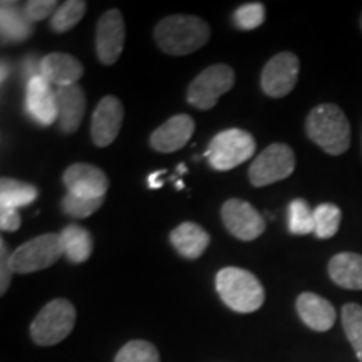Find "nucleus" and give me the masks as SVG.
Listing matches in <instances>:
<instances>
[{
  "label": "nucleus",
  "instance_id": "1",
  "mask_svg": "<svg viewBox=\"0 0 362 362\" xmlns=\"http://www.w3.org/2000/svg\"><path fill=\"white\" fill-rule=\"evenodd\" d=\"M305 133L312 143L330 156L344 155L351 146V124L336 104L324 103L309 112Z\"/></svg>",
  "mask_w": 362,
  "mask_h": 362
},
{
  "label": "nucleus",
  "instance_id": "2",
  "mask_svg": "<svg viewBox=\"0 0 362 362\" xmlns=\"http://www.w3.org/2000/svg\"><path fill=\"white\" fill-rule=\"evenodd\" d=\"M158 47L170 56H187L210 39V25L194 16H170L158 22L155 29Z\"/></svg>",
  "mask_w": 362,
  "mask_h": 362
},
{
  "label": "nucleus",
  "instance_id": "3",
  "mask_svg": "<svg viewBox=\"0 0 362 362\" xmlns=\"http://www.w3.org/2000/svg\"><path fill=\"white\" fill-rule=\"evenodd\" d=\"M216 292L225 305L238 314H252L265 302V291L252 272L225 267L216 274Z\"/></svg>",
  "mask_w": 362,
  "mask_h": 362
},
{
  "label": "nucleus",
  "instance_id": "4",
  "mask_svg": "<svg viewBox=\"0 0 362 362\" xmlns=\"http://www.w3.org/2000/svg\"><path fill=\"white\" fill-rule=\"evenodd\" d=\"M76 324V307L67 298L47 302L30 324V337L37 346H56L69 336Z\"/></svg>",
  "mask_w": 362,
  "mask_h": 362
},
{
  "label": "nucleus",
  "instance_id": "5",
  "mask_svg": "<svg viewBox=\"0 0 362 362\" xmlns=\"http://www.w3.org/2000/svg\"><path fill=\"white\" fill-rule=\"evenodd\" d=\"M255 149L257 143L248 131L230 128L211 139L205 156L214 170L228 171L250 160Z\"/></svg>",
  "mask_w": 362,
  "mask_h": 362
},
{
  "label": "nucleus",
  "instance_id": "6",
  "mask_svg": "<svg viewBox=\"0 0 362 362\" xmlns=\"http://www.w3.org/2000/svg\"><path fill=\"white\" fill-rule=\"evenodd\" d=\"M61 255L64 252L59 233H44L16 248L11 253V267L13 274H33L52 267Z\"/></svg>",
  "mask_w": 362,
  "mask_h": 362
},
{
  "label": "nucleus",
  "instance_id": "7",
  "mask_svg": "<svg viewBox=\"0 0 362 362\" xmlns=\"http://www.w3.org/2000/svg\"><path fill=\"white\" fill-rule=\"evenodd\" d=\"M293 170H296L293 149L285 143H274L253 160L248 170V180L255 188L269 187L288 178Z\"/></svg>",
  "mask_w": 362,
  "mask_h": 362
},
{
  "label": "nucleus",
  "instance_id": "8",
  "mask_svg": "<svg viewBox=\"0 0 362 362\" xmlns=\"http://www.w3.org/2000/svg\"><path fill=\"white\" fill-rule=\"evenodd\" d=\"M235 84V72L226 64H214L202 71L189 84L187 101L197 110L208 111Z\"/></svg>",
  "mask_w": 362,
  "mask_h": 362
},
{
  "label": "nucleus",
  "instance_id": "9",
  "mask_svg": "<svg viewBox=\"0 0 362 362\" xmlns=\"http://www.w3.org/2000/svg\"><path fill=\"white\" fill-rule=\"evenodd\" d=\"M300 71L298 57L292 52H280L267 62L260 76L262 90L270 98H285L296 88Z\"/></svg>",
  "mask_w": 362,
  "mask_h": 362
},
{
  "label": "nucleus",
  "instance_id": "10",
  "mask_svg": "<svg viewBox=\"0 0 362 362\" xmlns=\"http://www.w3.org/2000/svg\"><path fill=\"white\" fill-rule=\"evenodd\" d=\"M221 220L225 228L235 238L252 242L265 232V220L248 202L232 198L221 206Z\"/></svg>",
  "mask_w": 362,
  "mask_h": 362
},
{
  "label": "nucleus",
  "instance_id": "11",
  "mask_svg": "<svg viewBox=\"0 0 362 362\" xmlns=\"http://www.w3.org/2000/svg\"><path fill=\"white\" fill-rule=\"evenodd\" d=\"M126 39V27L123 13L117 8H111L103 13L96 27V52L104 66L116 64L123 54Z\"/></svg>",
  "mask_w": 362,
  "mask_h": 362
},
{
  "label": "nucleus",
  "instance_id": "12",
  "mask_svg": "<svg viewBox=\"0 0 362 362\" xmlns=\"http://www.w3.org/2000/svg\"><path fill=\"white\" fill-rule=\"evenodd\" d=\"M62 183L67 188V193L76 194L81 198L98 200L104 198L110 188V178L101 168L88 163H76L62 175Z\"/></svg>",
  "mask_w": 362,
  "mask_h": 362
},
{
  "label": "nucleus",
  "instance_id": "13",
  "mask_svg": "<svg viewBox=\"0 0 362 362\" xmlns=\"http://www.w3.org/2000/svg\"><path fill=\"white\" fill-rule=\"evenodd\" d=\"M124 119L123 103L115 96L103 98L90 117V138L96 146L106 148L119 134Z\"/></svg>",
  "mask_w": 362,
  "mask_h": 362
},
{
  "label": "nucleus",
  "instance_id": "14",
  "mask_svg": "<svg viewBox=\"0 0 362 362\" xmlns=\"http://www.w3.org/2000/svg\"><path fill=\"white\" fill-rule=\"evenodd\" d=\"M25 111L40 126L57 123L56 89L42 76H35L25 84Z\"/></svg>",
  "mask_w": 362,
  "mask_h": 362
},
{
  "label": "nucleus",
  "instance_id": "15",
  "mask_svg": "<svg viewBox=\"0 0 362 362\" xmlns=\"http://www.w3.org/2000/svg\"><path fill=\"white\" fill-rule=\"evenodd\" d=\"M57 126L64 134L76 133L86 115V94L81 86L56 88Z\"/></svg>",
  "mask_w": 362,
  "mask_h": 362
},
{
  "label": "nucleus",
  "instance_id": "16",
  "mask_svg": "<svg viewBox=\"0 0 362 362\" xmlns=\"http://www.w3.org/2000/svg\"><path fill=\"white\" fill-rule=\"evenodd\" d=\"M194 133V121L188 115H176L153 131L149 143L158 153H175L187 144Z\"/></svg>",
  "mask_w": 362,
  "mask_h": 362
},
{
  "label": "nucleus",
  "instance_id": "17",
  "mask_svg": "<svg viewBox=\"0 0 362 362\" xmlns=\"http://www.w3.org/2000/svg\"><path fill=\"white\" fill-rule=\"evenodd\" d=\"M84 67L79 59L64 52H51L42 57L40 62V76L56 88H69L76 86L83 78Z\"/></svg>",
  "mask_w": 362,
  "mask_h": 362
},
{
  "label": "nucleus",
  "instance_id": "18",
  "mask_svg": "<svg viewBox=\"0 0 362 362\" xmlns=\"http://www.w3.org/2000/svg\"><path fill=\"white\" fill-rule=\"evenodd\" d=\"M297 312L307 327L315 332H327L336 324V309L324 297L304 292L297 297Z\"/></svg>",
  "mask_w": 362,
  "mask_h": 362
},
{
  "label": "nucleus",
  "instance_id": "19",
  "mask_svg": "<svg viewBox=\"0 0 362 362\" xmlns=\"http://www.w3.org/2000/svg\"><path fill=\"white\" fill-rule=\"evenodd\" d=\"M170 242L181 257L187 260H197L210 245V235L198 223L185 221L170 233Z\"/></svg>",
  "mask_w": 362,
  "mask_h": 362
},
{
  "label": "nucleus",
  "instance_id": "20",
  "mask_svg": "<svg viewBox=\"0 0 362 362\" xmlns=\"http://www.w3.org/2000/svg\"><path fill=\"white\" fill-rule=\"evenodd\" d=\"M329 275L332 282L349 291H362V255L342 252L329 262Z\"/></svg>",
  "mask_w": 362,
  "mask_h": 362
},
{
  "label": "nucleus",
  "instance_id": "21",
  "mask_svg": "<svg viewBox=\"0 0 362 362\" xmlns=\"http://www.w3.org/2000/svg\"><path fill=\"white\" fill-rule=\"evenodd\" d=\"M0 27L4 42H22L34 34V24L25 17L24 8L16 7L13 2H2Z\"/></svg>",
  "mask_w": 362,
  "mask_h": 362
},
{
  "label": "nucleus",
  "instance_id": "22",
  "mask_svg": "<svg viewBox=\"0 0 362 362\" xmlns=\"http://www.w3.org/2000/svg\"><path fill=\"white\" fill-rule=\"evenodd\" d=\"M62 252L71 264H84L93 253V237L81 225H67L61 233Z\"/></svg>",
  "mask_w": 362,
  "mask_h": 362
},
{
  "label": "nucleus",
  "instance_id": "23",
  "mask_svg": "<svg viewBox=\"0 0 362 362\" xmlns=\"http://www.w3.org/2000/svg\"><path fill=\"white\" fill-rule=\"evenodd\" d=\"M37 188L25 181L12 178L0 180V206L19 210V208L29 206L30 203L37 200Z\"/></svg>",
  "mask_w": 362,
  "mask_h": 362
},
{
  "label": "nucleus",
  "instance_id": "24",
  "mask_svg": "<svg viewBox=\"0 0 362 362\" xmlns=\"http://www.w3.org/2000/svg\"><path fill=\"white\" fill-rule=\"evenodd\" d=\"M88 11V4L83 0H67L61 4L56 13L51 19V29L56 34H66L83 21L84 13Z\"/></svg>",
  "mask_w": 362,
  "mask_h": 362
},
{
  "label": "nucleus",
  "instance_id": "25",
  "mask_svg": "<svg viewBox=\"0 0 362 362\" xmlns=\"http://www.w3.org/2000/svg\"><path fill=\"white\" fill-rule=\"evenodd\" d=\"M342 327L356 357L362 362V305L351 302L342 307Z\"/></svg>",
  "mask_w": 362,
  "mask_h": 362
},
{
  "label": "nucleus",
  "instance_id": "26",
  "mask_svg": "<svg viewBox=\"0 0 362 362\" xmlns=\"http://www.w3.org/2000/svg\"><path fill=\"white\" fill-rule=\"evenodd\" d=\"M314 220L315 237L322 240L332 238L339 232V226H341L342 211L334 203H322L314 210Z\"/></svg>",
  "mask_w": 362,
  "mask_h": 362
},
{
  "label": "nucleus",
  "instance_id": "27",
  "mask_svg": "<svg viewBox=\"0 0 362 362\" xmlns=\"http://www.w3.org/2000/svg\"><path fill=\"white\" fill-rule=\"evenodd\" d=\"M288 230H291L292 235L314 233V210L302 198H296L288 205Z\"/></svg>",
  "mask_w": 362,
  "mask_h": 362
},
{
  "label": "nucleus",
  "instance_id": "28",
  "mask_svg": "<svg viewBox=\"0 0 362 362\" xmlns=\"http://www.w3.org/2000/svg\"><path fill=\"white\" fill-rule=\"evenodd\" d=\"M115 362H160V352L148 341H129L117 352Z\"/></svg>",
  "mask_w": 362,
  "mask_h": 362
},
{
  "label": "nucleus",
  "instance_id": "29",
  "mask_svg": "<svg viewBox=\"0 0 362 362\" xmlns=\"http://www.w3.org/2000/svg\"><path fill=\"white\" fill-rule=\"evenodd\" d=\"M104 198H98V200H89V198H81L76 197V194L67 193L64 198H62V211L67 216L76 220L88 218L93 214H96L99 208L103 206Z\"/></svg>",
  "mask_w": 362,
  "mask_h": 362
},
{
  "label": "nucleus",
  "instance_id": "30",
  "mask_svg": "<svg viewBox=\"0 0 362 362\" xmlns=\"http://www.w3.org/2000/svg\"><path fill=\"white\" fill-rule=\"evenodd\" d=\"M265 22V7L260 2L245 4L233 13V24L242 30H253Z\"/></svg>",
  "mask_w": 362,
  "mask_h": 362
},
{
  "label": "nucleus",
  "instance_id": "31",
  "mask_svg": "<svg viewBox=\"0 0 362 362\" xmlns=\"http://www.w3.org/2000/svg\"><path fill=\"white\" fill-rule=\"evenodd\" d=\"M59 8V4L56 0H30L24 6V13L25 17L30 22H40L47 17H51L56 13V11Z\"/></svg>",
  "mask_w": 362,
  "mask_h": 362
},
{
  "label": "nucleus",
  "instance_id": "32",
  "mask_svg": "<svg viewBox=\"0 0 362 362\" xmlns=\"http://www.w3.org/2000/svg\"><path fill=\"white\" fill-rule=\"evenodd\" d=\"M12 267H11V252H8L6 240H0V296L7 292L12 279Z\"/></svg>",
  "mask_w": 362,
  "mask_h": 362
},
{
  "label": "nucleus",
  "instance_id": "33",
  "mask_svg": "<svg viewBox=\"0 0 362 362\" xmlns=\"http://www.w3.org/2000/svg\"><path fill=\"white\" fill-rule=\"evenodd\" d=\"M21 215L19 210H13V208L0 206V228L4 232H16L21 228Z\"/></svg>",
  "mask_w": 362,
  "mask_h": 362
},
{
  "label": "nucleus",
  "instance_id": "34",
  "mask_svg": "<svg viewBox=\"0 0 362 362\" xmlns=\"http://www.w3.org/2000/svg\"><path fill=\"white\" fill-rule=\"evenodd\" d=\"M40 62H42V59H37L35 56L25 57L24 67H22V74H24L25 84L33 78H35V76H40Z\"/></svg>",
  "mask_w": 362,
  "mask_h": 362
},
{
  "label": "nucleus",
  "instance_id": "35",
  "mask_svg": "<svg viewBox=\"0 0 362 362\" xmlns=\"http://www.w3.org/2000/svg\"><path fill=\"white\" fill-rule=\"evenodd\" d=\"M161 175H166V171L165 170H160V171H155V173H151L149 175V178H148V187L149 188H161L163 187V181H160V176Z\"/></svg>",
  "mask_w": 362,
  "mask_h": 362
},
{
  "label": "nucleus",
  "instance_id": "36",
  "mask_svg": "<svg viewBox=\"0 0 362 362\" xmlns=\"http://www.w3.org/2000/svg\"><path fill=\"white\" fill-rule=\"evenodd\" d=\"M7 76H8V67L6 69V62H2V83L6 81Z\"/></svg>",
  "mask_w": 362,
  "mask_h": 362
},
{
  "label": "nucleus",
  "instance_id": "37",
  "mask_svg": "<svg viewBox=\"0 0 362 362\" xmlns=\"http://www.w3.org/2000/svg\"><path fill=\"white\" fill-rule=\"evenodd\" d=\"M361 29H362V13H361Z\"/></svg>",
  "mask_w": 362,
  "mask_h": 362
}]
</instances>
